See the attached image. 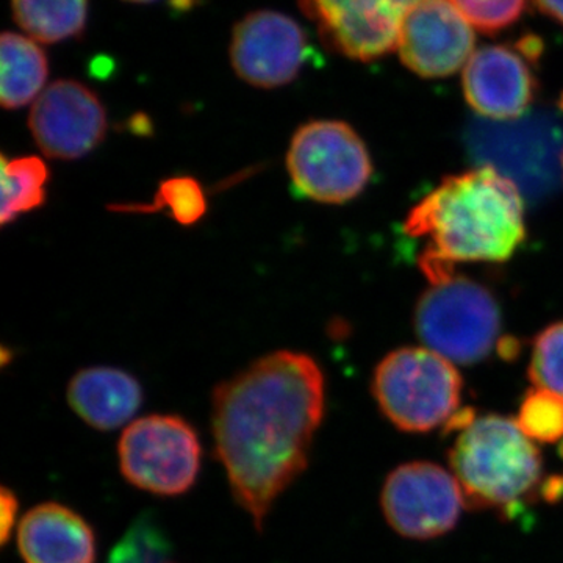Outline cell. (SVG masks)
Segmentation results:
<instances>
[{"mask_svg": "<svg viewBox=\"0 0 563 563\" xmlns=\"http://www.w3.org/2000/svg\"><path fill=\"white\" fill-rule=\"evenodd\" d=\"M324 390L318 363L292 351L265 355L214 388V454L258 531L274 501L309 465Z\"/></svg>", "mask_w": 563, "mask_h": 563, "instance_id": "1", "label": "cell"}, {"mask_svg": "<svg viewBox=\"0 0 563 563\" xmlns=\"http://www.w3.org/2000/svg\"><path fill=\"white\" fill-rule=\"evenodd\" d=\"M404 231L428 242L420 266L432 284L453 276L457 263L509 261L526 240L523 196L495 166H481L440 181Z\"/></svg>", "mask_w": 563, "mask_h": 563, "instance_id": "2", "label": "cell"}, {"mask_svg": "<svg viewBox=\"0 0 563 563\" xmlns=\"http://www.w3.org/2000/svg\"><path fill=\"white\" fill-rule=\"evenodd\" d=\"M448 426L461 429L450 461L473 507L512 514L539 487L542 455L517 420L459 412Z\"/></svg>", "mask_w": 563, "mask_h": 563, "instance_id": "3", "label": "cell"}, {"mask_svg": "<svg viewBox=\"0 0 563 563\" xmlns=\"http://www.w3.org/2000/svg\"><path fill=\"white\" fill-rule=\"evenodd\" d=\"M501 309L488 288L468 277L432 282L415 307V332L450 362L474 365L493 351H518L501 340Z\"/></svg>", "mask_w": 563, "mask_h": 563, "instance_id": "4", "label": "cell"}, {"mask_svg": "<svg viewBox=\"0 0 563 563\" xmlns=\"http://www.w3.org/2000/svg\"><path fill=\"white\" fill-rule=\"evenodd\" d=\"M463 383L453 363L429 347H401L377 365L373 393L380 410L406 432L450 424L462 401Z\"/></svg>", "mask_w": 563, "mask_h": 563, "instance_id": "5", "label": "cell"}, {"mask_svg": "<svg viewBox=\"0 0 563 563\" xmlns=\"http://www.w3.org/2000/svg\"><path fill=\"white\" fill-rule=\"evenodd\" d=\"M292 190L303 199L344 203L357 198L373 177V161L361 135L343 121L302 124L287 152Z\"/></svg>", "mask_w": 563, "mask_h": 563, "instance_id": "6", "label": "cell"}, {"mask_svg": "<svg viewBox=\"0 0 563 563\" xmlns=\"http://www.w3.org/2000/svg\"><path fill=\"white\" fill-rule=\"evenodd\" d=\"M124 479L140 490L179 496L201 470L202 446L190 422L176 415H150L124 429L118 443Z\"/></svg>", "mask_w": 563, "mask_h": 563, "instance_id": "7", "label": "cell"}, {"mask_svg": "<svg viewBox=\"0 0 563 563\" xmlns=\"http://www.w3.org/2000/svg\"><path fill=\"white\" fill-rule=\"evenodd\" d=\"M542 52V41L532 35L474 51L462 74L468 106L490 121L523 118L539 92L537 68Z\"/></svg>", "mask_w": 563, "mask_h": 563, "instance_id": "8", "label": "cell"}, {"mask_svg": "<svg viewBox=\"0 0 563 563\" xmlns=\"http://www.w3.org/2000/svg\"><path fill=\"white\" fill-rule=\"evenodd\" d=\"M465 501L454 474L431 462L398 466L385 481L380 498L388 525L399 536L417 540L451 531Z\"/></svg>", "mask_w": 563, "mask_h": 563, "instance_id": "9", "label": "cell"}, {"mask_svg": "<svg viewBox=\"0 0 563 563\" xmlns=\"http://www.w3.org/2000/svg\"><path fill=\"white\" fill-rule=\"evenodd\" d=\"M232 68L255 88L273 90L291 84L309 60L306 32L280 11L246 14L233 27L229 46Z\"/></svg>", "mask_w": 563, "mask_h": 563, "instance_id": "10", "label": "cell"}, {"mask_svg": "<svg viewBox=\"0 0 563 563\" xmlns=\"http://www.w3.org/2000/svg\"><path fill=\"white\" fill-rule=\"evenodd\" d=\"M29 129L46 157L77 161L102 143L109 120L101 99L87 85L57 80L32 103Z\"/></svg>", "mask_w": 563, "mask_h": 563, "instance_id": "11", "label": "cell"}, {"mask_svg": "<svg viewBox=\"0 0 563 563\" xmlns=\"http://www.w3.org/2000/svg\"><path fill=\"white\" fill-rule=\"evenodd\" d=\"M329 51L374 62L398 49L404 13L393 0H299Z\"/></svg>", "mask_w": 563, "mask_h": 563, "instance_id": "12", "label": "cell"}, {"mask_svg": "<svg viewBox=\"0 0 563 563\" xmlns=\"http://www.w3.org/2000/svg\"><path fill=\"white\" fill-rule=\"evenodd\" d=\"M473 25L451 0H428L404 13L399 57L417 76H453L474 54Z\"/></svg>", "mask_w": 563, "mask_h": 563, "instance_id": "13", "label": "cell"}, {"mask_svg": "<svg viewBox=\"0 0 563 563\" xmlns=\"http://www.w3.org/2000/svg\"><path fill=\"white\" fill-rule=\"evenodd\" d=\"M18 550L25 563H96L98 558L91 526L58 503L40 504L22 517Z\"/></svg>", "mask_w": 563, "mask_h": 563, "instance_id": "14", "label": "cell"}, {"mask_svg": "<svg viewBox=\"0 0 563 563\" xmlns=\"http://www.w3.org/2000/svg\"><path fill=\"white\" fill-rule=\"evenodd\" d=\"M66 396L77 417L99 431H114L128 424L143 404L139 380L110 366L81 369L70 379Z\"/></svg>", "mask_w": 563, "mask_h": 563, "instance_id": "15", "label": "cell"}, {"mask_svg": "<svg viewBox=\"0 0 563 563\" xmlns=\"http://www.w3.org/2000/svg\"><path fill=\"white\" fill-rule=\"evenodd\" d=\"M49 60L38 41L21 33L5 32L0 38V102L18 110L38 99L46 90Z\"/></svg>", "mask_w": 563, "mask_h": 563, "instance_id": "16", "label": "cell"}, {"mask_svg": "<svg viewBox=\"0 0 563 563\" xmlns=\"http://www.w3.org/2000/svg\"><path fill=\"white\" fill-rule=\"evenodd\" d=\"M11 10L25 35L57 44L85 32L90 0H11Z\"/></svg>", "mask_w": 563, "mask_h": 563, "instance_id": "17", "label": "cell"}, {"mask_svg": "<svg viewBox=\"0 0 563 563\" xmlns=\"http://www.w3.org/2000/svg\"><path fill=\"white\" fill-rule=\"evenodd\" d=\"M51 173L35 155L2 158V209L0 221L9 225L21 214L40 209L47 198Z\"/></svg>", "mask_w": 563, "mask_h": 563, "instance_id": "18", "label": "cell"}, {"mask_svg": "<svg viewBox=\"0 0 563 563\" xmlns=\"http://www.w3.org/2000/svg\"><path fill=\"white\" fill-rule=\"evenodd\" d=\"M114 210L163 211L169 214L177 224L195 225L206 217L207 198L202 185L195 177L176 176L165 179L158 185L152 206H122Z\"/></svg>", "mask_w": 563, "mask_h": 563, "instance_id": "19", "label": "cell"}, {"mask_svg": "<svg viewBox=\"0 0 563 563\" xmlns=\"http://www.w3.org/2000/svg\"><path fill=\"white\" fill-rule=\"evenodd\" d=\"M518 426L531 440L551 443L563 440V398L533 387L521 402Z\"/></svg>", "mask_w": 563, "mask_h": 563, "instance_id": "20", "label": "cell"}, {"mask_svg": "<svg viewBox=\"0 0 563 563\" xmlns=\"http://www.w3.org/2000/svg\"><path fill=\"white\" fill-rule=\"evenodd\" d=\"M172 551L168 537L154 517L143 515L111 550L107 563H158Z\"/></svg>", "mask_w": 563, "mask_h": 563, "instance_id": "21", "label": "cell"}, {"mask_svg": "<svg viewBox=\"0 0 563 563\" xmlns=\"http://www.w3.org/2000/svg\"><path fill=\"white\" fill-rule=\"evenodd\" d=\"M529 376L533 387L563 398V321L548 325L537 335Z\"/></svg>", "mask_w": 563, "mask_h": 563, "instance_id": "22", "label": "cell"}, {"mask_svg": "<svg viewBox=\"0 0 563 563\" xmlns=\"http://www.w3.org/2000/svg\"><path fill=\"white\" fill-rule=\"evenodd\" d=\"M476 31L498 33L523 16L529 0H451Z\"/></svg>", "mask_w": 563, "mask_h": 563, "instance_id": "23", "label": "cell"}, {"mask_svg": "<svg viewBox=\"0 0 563 563\" xmlns=\"http://www.w3.org/2000/svg\"><path fill=\"white\" fill-rule=\"evenodd\" d=\"M18 512H20V499L16 493L9 487H2L0 490V542L2 544L9 543Z\"/></svg>", "mask_w": 563, "mask_h": 563, "instance_id": "24", "label": "cell"}, {"mask_svg": "<svg viewBox=\"0 0 563 563\" xmlns=\"http://www.w3.org/2000/svg\"><path fill=\"white\" fill-rule=\"evenodd\" d=\"M561 455L563 459V440L561 444ZM542 495L547 501H559L563 498V473L551 477L542 485Z\"/></svg>", "mask_w": 563, "mask_h": 563, "instance_id": "25", "label": "cell"}, {"mask_svg": "<svg viewBox=\"0 0 563 563\" xmlns=\"http://www.w3.org/2000/svg\"><path fill=\"white\" fill-rule=\"evenodd\" d=\"M533 2L540 13L563 25V0H533Z\"/></svg>", "mask_w": 563, "mask_h": 563, "instance_id": "26", "label": "cell"}, {"mask_svg": "<svg viewBox=\"0 0 563 563\" xmlns=\"http://www.w3.org/2000/svg\"><path fill=\"white\" fill-rule=\"evenodd\" d=\"M422 2H428V0H393V3H395L402 13H406L407 10L412 9V7Z\"/></svg>", "mask_w": 563, "mask_h": 563, "instance_id": "27", "label": "cell"}, {"mask_svg": "<svg viewBox=\"0 0 563 563\" xmlns=\"http://www.w3.org/2000/svg\"><path fill=\"white\" fill-rule=\"evenodd\" d=\"M125 2H133V3H151V2H155V0H125Z\"/></svg>", "mask_w": 563, "mask_h": 563, "instance_id": "28", "label": "cell"}, {"mask_svg": "<svg viewBox=\"0 0 563 563\" xmlns=\"http://www.w3.org/2000/svg\"><path fill=\"white\" fill-rule=\"evenodd\" d=\"M559 109H561V113L563 114V92L561 99H559Z\"/></svg>", "mask_w": 563, "mask_h": 563, "instance_id": "29", "label": "cell"}, {"mask_svg": "<svg viewBox=\"0 0 563 563\" xmlns=\"http://www.w3.org/2000/svg\"><path fill=\"white\" fill-rule=\"evenodd\" d=\"M158 563H166V562H165V561H163V562H158Z\"/></svg>", "mask_w": 563, "mask_h": 563, "instance_id": "30", "label": "cell"}, {"mask_svg": "<svg viewBox=\"0 0 563 563\" xmlns=\"http://www.w3.org/2000/svg\"><path fill=\"white\" fill-rule=\"evenodd\" d=\"M562 169H563V161H562Z\"/></svg>", "mask_w": 563, "mask_h": 563, "instance_id": "31", "label": "cell"}]
</instances>
